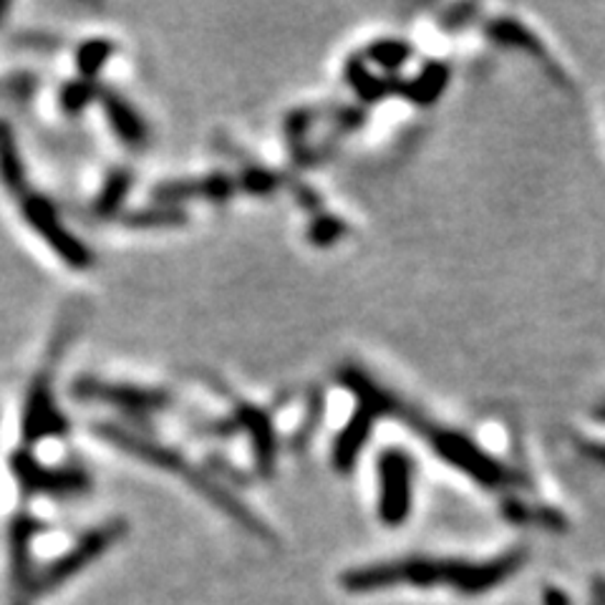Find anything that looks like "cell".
Instances as JSON below:
<instances>
[{
  "label": "cell",
  "mask_w": 605,
  "mask_h": 605,
  "mask_svg": "<svg viewBox=\"0 0 605 605\" xmlns=\"http://www.w3.org/2000/svg\"><path fill=\"white\" fill-rule=\"evenodd\" d=\"M542 603L545 605H573L570 603V598L562 591H558V587H548V591L542 593Z\"/></svg>",
  "instance_id": "cell-28"
},
{
  "label": "cell",
  "mask_w": 605,
  "mask_h": 605,
  "mask_svg": "<svg viewBox=\"0 0 605 605\" xmlns=\"http://www.w3.org/2000/svg\"><path fill=\"white\" fill-rule=\"evenodd\" d=\"M346 235V223L334 215L318 217L309 229V237L315 247H330Z\"/></svg>",
  "instance_id": "cell-25"
},
{
  "label": "cell",
  "mask_w": 605,
  "mask_h": 605,
  "mask_svg": "<svg viewBox=\"0 0 605 605\" xmlns=\"http://www.w3.org/2000/svg\"><path fill=\"white\" fill-rule=\"evenodd\" d=\"M593 605H605V581L595 578L593 581Z\"/></svg>",
  "instance_id": "cell-29"
},
{
  "label": "cell",
  "mask_w": 605,
  "mask_h": 605,
  "mask_svg": "<svg viewBox=\"0 0 605 605\" xmlns=\"http://www.w3.org/2000/svg\"><path fill=\"white\" fill-rule=\"evenodd\" d=\"M46 530V525L31 513H19L8 527V560H11V605H31V585L36 578L33 570V540Z\"/></svg>",
  "instance_id": "cell-9"
},
{
  "label": "cell",
  "mask_w": 605,
  "mask_h": 605,
  "mask_svg": "<svg viewBox=\"0 0 605 605\" xmlns=\"http://www.w3.org/2000/svg\"><path fill=\"white\" fill-rule=\"evenodd\" d=\"M44 369L36 371L31 379L29 391L23 399V414H21V437L25 445H36V441L64 437L68 434L66 414L56 404V389H54V366L56 361H44Z\"/></svg>",
  "instance_id": "cell-6"
},
{
  "label": "cell",
  "mask_w": 605,
  "mask_h": 605,
  "mask_svg": "<svg viewBox=\"0 0 605 605\" xmlns=\"http://www.w3.org/2000/svg\"><path fill=\"white\" fill-rule=\"evenodd\" d=\"M379 519L389 527L404 525L414 502V462L402 449L381 451L379 464Z\"/></svg>",
  "instance_id": "cell-7"
},
{
  "label": "cell",
  "mask_w": 605,
  "mask_h": 605,
  "mask_svg": "<svg viewBox=\"0 0 605 605\" xmlns=\"http://www.w3.org/2000/svg\"><path fill=\"white\" fill-rule=\"evenodd\" d=\"M237 422H240L243 429L250 434L253 455H255V462H258V470L266 477H270L272 470H276V459H278L276 432H272L270 416L266 412H260V408L243 404L237 408Z\"/></svg>",
  "instance_id": "cell-14"
},
{
  "label": "cell",
  "mask_w": 605,
  "mask_h": 605,
  "mask_svg": "<svg viewBox=\"0 0 605 605\" xmlns=\"http://www.w3.org/2000/svg\"><path fill=\"white\" fill-rule=\"evenodd\" d=\"M71 394L83 402H97L114 406L124 414L134 416H149L157 412H165L172 404L167 391L149 389V386H134V383H116L99 377H79L74 381Z\"/></svg>",
  "instance_id": "cell-8"
},
{
  "label": "cell",
  "mask_w": 605,
  "mask_h": 605,
  "mask_svg": "<svg viewBox=\"0 0 605 605\" xmlns=\"http://www.w3.org/2000/svg\"><path fill=\"white\" fill-rule=\"evenodd\" d=\"M19 208L23 212L25 225L46 243L48 250L54 253L58 260H64V266L79 272L93 268V253L64 225L54 202H51L46 194L25 192L19 200Z\"/></svg>",
  "instance_id": "cell-3"
},
{
  "label": "cell",
  "mask_w": 605,
  "mask_h": 605,
  "mask_svg": "<svg viewBox=\"0 0 605 605\" xmlns=\"http://www.w3.org/2000/svg\"><path fill=\"white\" fill-rule=\"evenodd\" d=\"M8 467L19 482V490L23 497H81V494L91 492V477L81 467H48L38 462L29 449H15Z\"/></svg>",
  "instance_id": "cell-4"
},
{
  "label": "cell",
  "mask_w": 605,
  "mask_h": 605,
  "mask_svg": "<svg viewBox=\"0 0 605 605\" xmlns=\"http://www.w3.org/2000/svg\"><path fill=\"white\" fill-rule=\"evenodd\" d=\"M278 175H272L270 169H262V167H247L240 182H237V187L240 190H245L247 194H255V198H262V194H272L278 190Z\"/></svg>",
  "instance_id": "cell-24"
},
{
  "label": "cell",
  "mask_w": 605,
  "mask_h": 605,
  "mask_svg": "<svg viewBox=\"0 0 605 605\" xmlns=\"http://www.w3.org/2000/svg\"><path fill=\"white\" fill-rule=\"evenodd\" d=\"M13 44L21 48H31V51H44V54H51L58 46L64 44L61 38L48 36V33H38V31H25V33H15Z\"/></svg>",
  "instance_id": "cell-26"
},
{
  "label": "cell",
  "mask_w": 605,
  "mask_h": 605,
  "mask_svg": "<svg viewBox=\"0 0 605 605\" xmlns=\"http://www.w3.org/2000/svg\"><path fill=\"white\" fill-rule=\"evenodd\" d=\"M581 449L585 457H591L595 464L605 467V445L603 441H581Z\"/></svg>",
  "instance_id": "cell-27"
},
{
  "label": "cell",
  "mask_w": 605,
  "mask_h": 605,
  "mask_svg": "<svg viewBox=\"0 0 605 605\" xmlns=\"http://www.w3.org/2000/svg\"><path fill=\"white\" fill-rule=\"evenodd\" d=\"M340 383L351 391V394L359 399V406L369 408V412L377 416H404L406 408L404 404L399 402L396 396H391L386 389L379 386L377 381H373L369 373L356 369V366H346V369H340Z\"/></svg>",
  "instance_id": "cell-12"
},
{
  "label": "cell",
  "mask_w": 605,
  "mask_h": 605,
  "mask_svg": "<svg viewBox=\"0 0 605 605\" xmlns=\"http://www.w3.org/2000/svg\"><path fill=\"white\" fill-rule=\"evenodd\" d=\"M525 560L527 552L519 548L502 552V556L484 562L412 556L346 570L340 575V587L348 593H377L396 585H447L462 595H482L494 591L500 583L509 581L525 565Z\"/></svg>",
  "instance_id": "cell-1"
},
{
  "label": "cell",
  "mask_w": 605,
  "mask_h": 605,
  "mask_svg": "<svg viewBox=\"0 0 605 605\" xmlns=\"http://www.w3.org/2000/svg\"><path fill=\"white\" fill-rule=\"evenodd\" d=\"M99 104L104 109L109 126H112V132L119 136V142L126 144L130 149L147 147L149 126L144 122V116L136 112L130 99L122 97V93L114 89L101 87Z\"/></svg>",
  "instance_id": "cell-11"
},
{
  "label": "cell",
  "mask_w": 605,
  "mask_h": 605,
  "mask_svg": "<svg viewBox=\"0 0 605 605\" xmlns=\"http://www.w3.org/2000/svg\"><path fill=\"white\" fill-rule=\"evenodd\" d=\"M114 54H116V44L112 38H89L76 46L74 64H76V71H79V79L97 81L99 74L104 71Z\"/></svg>",
  "instance_id": "cell-20"
},
{
  "label": "cell",
  "mask_w": 605,
  "mask_h": 605,
  "mask_svg": "<svg viewBox=\"0 0 605 605\" xmlns=\"http://www.w3.org/2000/svg\"><path fill=\"white\" fill-rule=\"evenodd\" d=\"M119 223L130 229H172L187 225V212L169 204H149L119 217Z\"/></svg>",
  "instance_id": "cell-19"
},
{
  "label": "cell",
  "mask_w": 605,
  "mask_h": 605,
  "mask_svg": "<svg viewBox=\"0 0 605 605\" xmlns=\"http://www.w3.org/2000/svg\"><path fill=\"white\" fill-rule=\"evenodd\" d=\"M412 54L414 48L402 38H379L366 48V58H369L371 64L381 66L383 71H399V68L412 58Z\"/></svg>",
  "instance_id": "cell-22"
},
{
  "label": "cell",
  "mask_w": 605,
  "mask_h": 605,
  "mask_svg": "<svg viewBox=\"0 0 605 605\" xmlns=\"http://www.w3.org/2000/svg\"><path fill=\"white\" fill-rule=\"evenodd\" d=\"M237 182L229 175L212 172L204 177H192V180H172L161 182L152 190V200L155 204H169V208H177L180 202L187 200H212V202H225L235 194Z\"/></svg>",
  "instance_id": "cell-10"
},
{
  "label": "cell",
  "mask_w": 605,
  "mask_h": 605,
  "mask_svg": "<svg viewBox=\"0 0 605 605\" xmlns=\"http://www.w3.org/2000/svg\"><path fill=\"white\" fill-rule=\"evenodd\" d=\"M11 13V3H5V0H0V23L5 21V15Z\"/></svg>",
  "instance_id": "cell-31"
},
{
  "label": "cell",
  "mask_w": 605,
  "mask_h": 605,
  "mask_svg": "<svg viewBox=\"0 0 605 605\" xmlns=\"http://www.w3.org/2000/svg\"><path fill=\"white\" fill-rule=\"evenodd\" d=\"M346 79H348V83H351V89L356 91V97L366 101V104H377V101L386 97V93L396 91V83L383 81V79H379V76H373L369 71V66H366V61H361V58H351V61H348Z\"/></svg>",
  "instance_id": "cell-21"
},
{
  "label": "cell",
  "mask_w": 605,
  "mask_h": 605,
  "mask_svg": "<svg viewBox=\"0 0 605 605\" xmlns=\"http://www.w3.org/2000/svg\"><path fill=\"white\" fill-rule=\"evenodd\" d=\"M593 416H595V419H598V422H603V424H605V402L593 408Z\"/></svg>",
  "instance_id": "cell-30"
},
{
  "label": "cell",
  "mask_w": 605,
  "mask_h": 605,
  "mask_svg": "<svg viewBox=\"0 0 605 605\" xmlns=\"http://www.w3.org/2000/svg\"><path fill=\"white\" fill-rule=\"evenodd\" d=\"M488 33H490V38L497 46L525 51V54L540 58L542 64L550 66L548 48H545L542 41L538 36H535V33L530 29H527V25L519 23V21H515V19H497V21H492L488 25Z\"/></svg>",
  "instance_id": "cell-16"
},
{
  "label": "cell",
  "mask_w": 605,
  "mask_h": 605,
  "mask_svg": "<svg viewBox=\"0 0 605 605\" xmlns=\"http://www.w3.org/2000/svg\"><path fill=\"white\" fill-rule=\"evenodd\" d=\"M0 184L5 187L8 194H13L15 200H21L25 192H31L29 187V169L19 147V136H15L13 126L0 119Z\"/></svg>",
  "instance_id": "cell-15"
},
{
  "label": "cell",
  "mask_w": 605,
  "mask_h": 605,
  "mask_svg": "<svg viewBox=\"0 0 605 605\" xmlns=\"http://www.w3.org/2000/svg\"><path fill=\"white\" fill-rule=\"evenodd\" d=\"M132 184H134V175L130 169L124 167L114 169V172L107 177V182L101 184L97 200H93V212H97V217H104V220L122 217L124 202L130 198Z\"/></svg>",
  "instance_id": "cell-18"
},
{
  "label": "cell",
  "mask_w": 605,
  "mask_h": 605,
  "mask_svg": "<svg viewBox=\"0 0 605 605\" xmlns=\"http://www.w3.org/2000/svg\"><path fill=\"white\" fill-rule=\"evenodd\" d=\"M373 422H377V416H373L369 408L363 406L356 408L354 416L348 419V424L340 429V434L334 441V455H330V459H334L336 472L348 474L354 470L366 447V441L371 437Z\"/></svg>",
  "instance_id": "cell-13"
},
{
  "label": "cell",
  "mask_w": 605,
  "mask_h": 605,
  "mask_svg": "<svg viewBox=\"0 0 605 605\" xmlns=\"http://www.w3.org/2000/svg\"><path fill=\"white\" fill-rule=\"evenodd\" d=\"M429 441L437 455L449 462L455 470L464 472L470 480L488 490H502L513 484V472L505 464L497 462L490 451L477 447L470 437L451 429H426Z\"/></svg>",
  "instance_id": "cell-5"
},
{
  "label": "cell",
  "mask_w": 605,
  "mask_h": 605,
  "mask_svg": "<svg viewBox=\"0 0 605 605\" xmlns=\"http://www.w3.org/2000/svg\"><path fill=\"white\" fill-rule=\"evenodd\" d=\"M99 93H101L99 81L74 79L66 83L61 93H58V107H61L64 114L68 116H79L87 112L93 101H99Z\"/></svg>",
  "instance_id": "cell-23"
},
{
  "label": "cell",
  "mask_w": 605,
  "mask_h": 605,
  "mask_svg": "<svg viewBox=\"0 0 605 605\" xmlns=\"http://www.w3.org/2000/svg\"><path fill=\"white\" fill-rule=\"evenodd\" d=\"M449 74L451 71L447 64L432 61V64H426L412 81L404 83L399 91H402L408 101H414L416 107H432V104H437L441 93L447 91Z\"/></svg>",
  "instance_id": "cell-17"
},
{
  "label": "cell",
  "mask_w": 605,
  "mask_h": 605,
  "mask_svg": "<svg viewBox=\"0 0 605 605\" xmlns=\"http://www.w3.org/2000/svg\"><path fill=\"white\" fill-rule=\"evenodd\" d=\"M126 533H130V525H126V519H119V517L107 519V523H101L97 527H91L89 533H83L61 558L51 560L48 565L33 578L31 605H36L41 598H46V595L58 591V587H64L71 578L81 575L91 562L104 558L119 540H124Z\"/></svg>",
  "instance_id": "cell-2"
}]
</instances>
